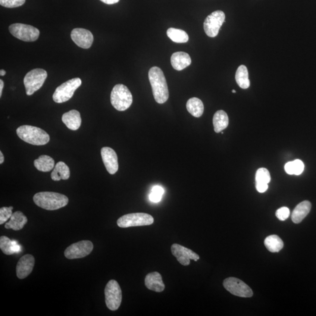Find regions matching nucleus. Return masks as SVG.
Here are the masks:
<instances>
[{"instance_id":"nucleus-40","label":"nucleus","mask_w":316,"mask_h":316,"mask_svg":"<svg viewBox=\"0 0 316 316\" xmlns=\"http://www.w3.org/2000/svg\"><path fill=\"white\" fill-rule=\"evenodd\" d=\"M5 74L6 71L4 70H0V75H1V76H5Z\"/></svg>"},{"instance_id":"nucleus-18","label":"nucleus","mask_w":316,"mask_h":316,"mask_svg":"<svg viewBox=\"0 0 316 316\" xmlns=\"http://www.w3.org/2000/svg\"><path fill=\"white\" fill-rule=\"evenodd\" d=\"M171 61L172 67L178 71L184 70L192 63L189 55L183 52L174 53L171 56Z\"/></svg>"},{"instance_id":"nucleus-26","label":"nucleus","mask_w":316,"mask_h":316,"mask_svg":"<svg viewBox=\"0 0 316 316\" xmlns=\"http://www.w3.org/2000/svg\"><path fill=\"white\" fill-rule=\"evenodd\" d=\"M34 166L39 171L48 172L55 168V161L51 156L43 155L34 161Z\"/></svg>"},{"instance_id":"nucleus-3","label":"nucleus","mask_w":316,"mask_h":316,"mask_svg":"<svg viewBox=\"0 0 316 316\" xmlns=\"http://www.w3.org/2000/svg\"><path fill=\"white\" fill-rule=\"evenodd\" d=\"M20 139L31 145H44L50 140L49 134L41 128L32 126H22L17 129Z\"/></svg>"},{"instance_id":"nucleus-20","label":"nucleus","mask_w":316,"mask_h":316,"mask_svg":"<svg viewBox=\"0 0 316 316\" xmlns=\"http://www.w3.org/2000/svg\"><path fill=\"white\" fill-rule=\"evenodd\" d=\"M312 208L311 203L305 200L297 205L292 212V220L294 223L299 224L301 223L308 214Z\"/></svg>"},{"instance_id":"nucleus-11","label":"nucleus","mask_w":316,"mask_h":316,"mask_svg":"<svg viewBox=\"0 0 316 316\" xmlns=\"http://www.w3.org/2000/svg\"><path fill=\"white\" fill-rule=\"evenodd\" d=\"M226 15L224 12L215 11L208 15L204 22V30L207 35L214 37L218 35L222 25L225 22Z\"/></svg>"},{"instance_id":"nucleus-27","label":"nucleus","mask_w":316,"mask_h":316,"mask_svg":"<svg viewBox=\"0 0 316 316\" xmlns=\"http://www.w3.org/2000/svg\"><path fill=\"white\" fill-rule=\"evenodd\" d=\"M236 80L238 85L242 89H246L249 87L248 71L245 65H241L237 69L236 73Z\"/></svg>"},{"instance_id":"nucleus-29","label":"nucleus","mask_w":316,"mask_h":316,"mask_svg":"<svg viewBox=\"0 0 316 316\" xmlns=\"http://www.w3.org/2000/svg\"><path fill=\"white\" fill-rule=\"evenodd\" d=\"M167 33L168 36L174 42L183 43L189 40V36L184 31L171 28H169Z\"/></svg>"},{"instance_id":"nucleus-36","label":"nucleus","mask_w":316,"mask_h":316,"mask_svg":"<svg viewBox=\"0 0 316 316\" xmlns=\"http://www.w3.org/2000/svg\"><path fill=\"white\" fill-rule=\"evenodd\" d=\"M256 189L259 193H264L268 189V184L256 183Z\"/></svg>"},{"instance_id":"nucleus-21","label":"nucleus","mask_w":316,"mask_h":316,"mask_svg":"<svg viewBox=\"0 0 316 316\" xmlns=\"http://www.w3.org/2000/svg\"><path fill=\"white\" fill-rule=\"evenodd\" d=\"M0 248L6 255H12L21 251V246L16 240H11L7 237L0 238Z\"/></svg>"},{"instance_id":"nucleus-15","label":"nucleus","mask_w":316,"mask_h":316,"mask_svg":"<svg viewBox=\"0 0 316 316\" xmlns=\"http://www.w3.org/2000/svg\"><path fill=\"white\" fill-rule=\"evenodd\" d=\"M102 160L108 173L114 175L118 170V157L113 149L109 147H103L101 150Z\"/></svg>"},{"instance_id":"nucleus-8","label":"nucleus","mask_w":316,"mask_h":316,"mask_svg":"<svg viewBox=\"0 0 316 316\" xmlns=\"http://www.w3.org/2000/svg\"><path fill=\"white\" fill-rule=\"evenodd\" d=\"M9 32L18 39L25 42L35 41L39 36L38 29L29 25L14 24L9 27Z\"/></svg>"},{"instance_id":"nucleus-35","label":"nucleus","mask_w":316,"mask_h":316,"mask_svg":"<svg viewBox=\"0 0 316 316\" xmlns=\"http://www.w3.org/2000/svg\"><path fill=\"white\" fill-rule=\"evenodd\" d=\"M290 210L286 207L281 208L276 212V216L280 220H286L290 215Z\"/></svg>"},{"instance_id":"nucleus-17","label":"nucleus","mask_w":316,"mask_h":316,"mask_svg":"<svg viewBox=\"0 0 316 316\" xmlns=\"http://www.w3.org/2000/svg\"><path fill=\"white\" fill-rule=\"evenodd\" d=\"M145 286L156 292H161L165 288L161 275L158 272H151L146 275L145 279Z\"/></svg>"},{"instance_id":"nucleus-39","label":"nucleus","mask_w":316,"mask_h":316,"mask_svg":"<svg viewBox=\"0 0 316 316\" xmlns=\"http://www.w3.org/2000/svg\"><path fill=\"white\" fill-rule=\"evenodd\" d=\"M4 161V155H3L2 152H0V164H2Z\"/></svg>"},{"instance_id":"nucleus-28","label":"nucleus","mask_w":316,"mask_h":316,"mask_svg":"<svg viewBox=\"0 0 316 316\" xmlns=\"http://www.w3.org/2000/svg\"><path fill=\"white\" fill-rule=\"evenodd\" d=\"M266 248L271 252H278L283 247V242L279 236L272 235L266 238L264 241Z\"/></svg>"},{"instance_id":"nucleus-6","label":"nucleus","mask_w":316,"mask_h":316,"mask_svg":"<svg viewBox=\"0 0 316 316\" xmlns=\"http://www.w3.org/2000/svg\"><path fill=\"white\" fill-rule=\"evenodd\" d=\"M154 219L152 215L136 212V213L128 214L118 218L117 225L121 228L149 226L154 223Z\"/></svg>"},{"instance_id":"nucleus-14","label":"nucleus","mask_w":316,"mask_h":316,"mask_svg":"<svg viewBox=\"0 0 316 316\" xmlns=\"http://www.w3.org/2000/svg\"><path fill=\"white\" fill-rule=\"evenodd\" d=\"M71 39L76 44L83 49H89L92 46L94 37L90 31L83 28H75L71 31Z\"/></svg>"},{"instance_id":"nucleus-41","label":"nucleus","mask_w":316,"mask_h":316,"mask_svg":"<svg viewBox=\"0 0 316 316\" xmlns=\"http://www.w3.org/2000/svg\"><path fill=\"white\" fill-rule=\"evenodd\" d=\"M232 92H233V93H236V91L235 90H232Z\"/></svg>"},{"instance_id":"nucleus-37","label":"nucleus","mask_w":316,"mask_h":316,"mask_svg":"<svg viewBox=\"0 0 316 316\" xmlns=\"http://www.w3.org/2000/svg\"><path fill=\"white\" fill-rule=\"evenodd\" d=\"M100 1L105 3V4H116V3L118 2L120 0H100Z\"/></svg>"},{"instance_id":"nucleus-12","label":"nucleus","mask_w":316,"mask_h":316,"mask_svg":"<svg viewBox=\"0 0 316 316\" xmlns=\"http://www.w3.org/2000/svg\"><path fill=\"white\" fill-rule=\"evenodd\" d=\"M93 249V244L90 241L84 240L71 244L66 249L65 256L70 259L82 258L90 254Z\"/></svg>"},{"instance_id":"nucleus-10","label":"nucleus","mask_w":316,"mask_h":316,"mask_svg":"<svg viewBox=\"0 0 316 316\" xmlns=\"http://www.w3.org/2000/svg\"><path fill=\"white\" fill-rule=\"evenodd\" d=\"M223 286L232 295L242 298H251L253 292L251 287L238 278H228L223 281Z\"/></svg>"},{"instance_id":"nucleus-30","label":"nucleus","mask_w":316,"mask_h":316,"mask_svg":"<svg viewBox=\"0 0 316 316\" xmlns=\"http://www.w3.org/2000/svg\"><path fill=\"white\" fill-rule=\"evenodd\" d=\"M305 170V165L301 160L296 159L292 162H287L284 165V170L289 175H300Z\"/></svg>"},{"instance_id":"nucleus-13","label":"nucleus","mask_w":316,"mask_h":316,"mask_svg":"<svg viewBox=\"0 0 316 316\" xmlns=\"http://www.w3.org/2000/svg\"><path fill=\"white\" fill-rule=\"evenodd\" d=\"M171 252L178 262L183 266L189 265L190 260L198 261L200 259L199 255L192 250L177 244H174L172 246Z\"/></svg>"},{"instance_id":"nucleus-23","label":"nucleus","mask_w":316,"mask_h":316,"mask_svg":"<svg viewBox=\"0 0 316 316\" xmlns=\"http://www.w3.org/2000/svg\"><path fill=\"white\" fill-rule=\"evenodd\" d=\"M212 123L215 133H221L226 129L229 124V119L226 112L223 110L217 111L214 115Z\"/></svg>"},{"instance_id":"nucleus-19","label":"nucleus","mask_w":316,"mask_h":316,"mask_svg":"<svg viewBox=\"0 0 316 316\" xmlns=\"http://www.w3.org/2000/svg\"><path fill=\"white\" fill-rule=\"evenodd\" d=\"M62 121L69 129L73 131L77 130L81 123L80 112L75 109L66 112L62 115Z\"/></svg>"},{"instance_id":"nucleus-32","label":"nucleus","mask_w":316,"mask_h":316,"mask_svg":"<svg viewBox=\"0 0 316 316\" xmlns=\"http://www.w3.org/2000/svg\"><path fill=\"white\" fill-rule=\"evenodd\" d=\"M164 193V189L160 186H155L149 194V199L152 202L158 203L161 201Z\"/></svg>"},{"instance_id":"nucleus-16","label":"nucleus","mask_w":316,"mask_h":316,"mask_svg":"<svg viewBox=\"0 0 316 316\" xmlns=\"http://www.w3.org/2000/svg\"><path fill=\"white\" fill-rule=\"evenodd\" d=\"M34 265L35 258L32 255H24L18 261L17 265V275L19 279L23 280L27 278L32 272Z\"/></svg>"},{"instance_id":"nucleus-38","label":"nucleus","mask_w":316,"mask_h":316,"mask_svg":"<svg viewBox=\"0 0 316 316\" xmlns=\"http://www.w3.org/2000/svg\"><path fill=\"white\" fill-rule=\"evenodd\" d=\"M3 87H4V81L1 79L0 80V98L2 96Z\"/></svg>"},{"instance_id":"nucleus-2","label":"nucleus","mask_w":316,"mask_h":316,"mask_svg":"<svg viewBox=\"0 0 316 316\" xmlns=\"http://www.w3.org/2000/svg\"><path fill=\"white\" fill-rule=\"evenodd\" d=\"M34 202L38 207L46 211H56L65 207L68 204L69 199L67 196L61 193L42 192L35 194Z\"/></svg>"},{"instance_id":"nucleus-9","label":"nucleus","mask_w":316,"mask_h":316,"mask_svg":"<svg viewBox=\"0 0 316 316\" xmlns=\"http://www.w3.org/2000/svg\"><path fill=\"white\" fill-rule=\"evenodd\" d=\"M105 293L107 307L112 311H117L122 301V291L117 281H109L105 287Z\"/></svg>"},{"instance_id":"nucleus-25","label":"nucleus","mask_w":316,"mask_h":316,"mask_svg":"<svg viewBox=\"0 0 316 316\" xmlns=\"http://www.w3.org/2000/svg\"><path fill=\"white\" fill-rule=\"evenodd\" d=\"M186 108L190 114L197 118L201 117L204 112L202 100L197 98L190 99L187 102Z\"/></svg>"},{"instance_id":"nucleus-22","label":"nucleus","mask_w":316,"mask_h":316,"mask_svg":"<svg viewBox=\"0 0 316 316\" xmlns=\"http://www.w3.org/2000/svg\"><path fill=\"white\" fill-rule=\"evenodd\" d=\"M28 219L23 212L18 211L12 214L10 220L5 225L7 229L18 231L23 229L27 223Z\"/></svg>"},{"instance_id":"nucleus-5","label":"nucleus","mask_w":316,"mask_h":316,"mask_svg":"<svg viewBox=\"0 0 316 316\" xmlns=\"http://www.w3.org/2000/svg\"><path fill=\"white\" fill-rule=\"evenodd\" d=\"M48 76L46 71L42 69H35L28 72L24 77V83L28 96L33 95L41 88Z\"/></svg>"},{"instance_id":"nucleus-33","label":"nucleus","mask_w":316,"mask_h":316,"mask_svg":"<svg viewBox=\"0 0 316 316\" xmlns=\"http://www.w3.org/2000/svg\"><path fill=\"white\" fill-rule=\"evenodd\" d=\"M12 209L11 207H3L0 209V224L2 225L10 218L12 215Z\"/></svg>"},{"instance_id":"nucleus-34","label":"nucleus","mask_w":316,"mask_h":316,"mask_svg":"<svg viewBox=\"0 0 316 316\" xmlns=\"http://www.w3.org/2000/svg\"><path fill=\"white\" fill-rule=\"evenodd\" d=\"M26 0H0V4L7 8H16L23 5Z\"/></svg>"},{"instance_id":"nucleus-7","label":"nucleus","mask_w":316,"mask_h":316,"mask_svg":"<svg viewBox=\"0 0 316 316\" xmlns=\"http://www.w3.org/2000/svg\"><path fill=\"white\" fill-rule=\"evenodd\" d=\"M81 83L80 78H74L66 81L56 88L53 95V100L57 103L68 101L72 98L75 91L79 88Z\"/></svg>"},{"instance_id":"nucleus-1","label":"nucleus","mask_w":316,"mask_h":316,"mask_svg":"<svg viewBox=\"0 0 316 316\" xmlns=\"http://www.w3.org/2000/svg\"><path fill=\"white\" fill-rule=\"evenodd\" d=\"M148 76L155 101L159 104L165 103L169 98V90L162 70L158 67H153L150 69Z\"/></svg>"},{"instance_id":"nucleus-31","label":"nucleus","mask_w":316,"mask_h":316,"mask_svg":"<svg viewBox=\"0 0 316 316\" xmlns=\"http://www.w3.org/2000/svg\"><path fill=\"white\" fill-rule=\"evenodd\" d=\"M256 183L268 184L271 181L270 172L266 168H262L256 171L255 176Z\"/></svg>"},{"instance_id":"nucleus-4","label":"nucleus","mask_w":316,"mask_h":316,"mask_svg":"<svg viewBox=\"0 0 316 316\" xmlns=\"http://www.w3.org/2000/svg\"><path fill=\"white\" fill-rule=\"evenodd\" d=\"M111 103L118 111H123L130 108L133 103V96L129 89L124 84H118L114 87L111 93Z\"/></svg>"},{"instance_id":"nucleus-24","label":"nucleus","mask_w":316,"mask_h":316,"mask_svg":"<svg viewBox=\"0 0 316 316\" xmlns=\"http://www.w3.org/2000/svg\"><path fill=\"white\" fill-rule=\"evenodd\" d=\"M70 177V170L68 166L63 162H59L55 166L51 174L53 180H67Z\"/></svg>"}]
</instances>
